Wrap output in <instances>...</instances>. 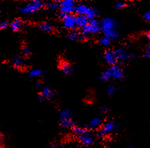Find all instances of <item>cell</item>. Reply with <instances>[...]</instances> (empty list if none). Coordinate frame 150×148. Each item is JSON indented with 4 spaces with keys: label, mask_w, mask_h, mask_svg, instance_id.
<instances>
[{
    "label": "cell",
    "mask_w": 150,
    "mask_h": 148,
    "mask_svg": "<svg viewBox=\"0 0 150 148\" xmlns=\"http://www.w3.org/2000/svg\"><path fill=\"white\" fill-rule=\"evenodd\" d=\"M5 135L0 132V148H5Z\"/></svg>",
    "instance_id": "obj_31"
},
{
    "label": "cell",
    "mask_w": 150,
    "mask_h": 148,
    "mask_svg": "<svg viewBox=\"0 0 150 148\" xmlns=\"http://www.w3.org/2000/svg\"><path fill=\"white\" fill-rule=\"evenodd\" d=\"M65 15H66V14L64 13L63 12H60V13H59V17L61 19L63 18L65 16Z\"/></svg>",
    "instance_id": "obj_41"
},
{
    "label": "cell",
    "mask_w": 150,
    "mask_h": 148,
    "mask_svg": "<svg viewBox=\"0 0 150 148\" xmlns=\"http://www.w3.org/2000/svg\"><path fill=\"white\" fill-rule=\"evenodd\" d=\"M60 6H74L76 5V2L74 0H63L59 2Z\"/></svg>",
    "instance_id": "obj_28"
},
{
    "label": "cell",
    "mask_w": 150,
    "mask_h": 148,
    "mask_svg": "<svg viewBox=\"0 0 150 148\" xmlns=\"http://www.w3.org/2000/svg\"><path fill=\"white\" fill-rule=\"evenodd\" d=\"M145 36L147 38V39H150V31H148V32H147L146 34H145Z\"/></svg>",
    "instance_id": "obj_44"
},
{
    "label": "cell",
    "mask_w": 150,
    "mask_h": 148,
    "mask_svg": "<svg viewBox=\"0 0 150 148\" xmlns=\"http://www.w3.org/2000/svg\"><path fill=\"white\" fill-rule=\"evenodd\" d=\"M30 2L33 5V6H35V7L38 8L39 10V9L42 8L44 6H45V4L44 3V2L40 0H34Z\"/></svg>",
    "instance_id": "obj_30"
},
{
    "label": "cell",
    "mask_w": 150,
    "mask_h": 148,
    "mask_svg": "<svg viewBox=\"0 0 150 148\" xmlns=\"http://www.w3.org/2000/svg\"><path fill=\"white\" fill-rule=\"evenodd\" d=\"M89 21L86 16L78 15L76 16V27L81 29L88 24Z\"/></svg>",
    "instance_id": "obj_14"
},
{
    "label": "cell",
    "mask_w": 150,
    "mask_h": 148,
    "mask_svg": "<svg viewBox=\"0 0 150 148\" xmlns=\"http://www.w3.org/2000/svg\"><path fill=\"white\" fill-rule=\"evenodd\" d=\"M24 62L25 61L23 58L21 56H16L12 60V63L16 67L22 66L24 63Z\"/></svg>",
    "instance_id": "obj_27"
},
{
    "label": "cell",
    "mask_w": 150,
    "mask_h": 148,
    "mask_svg": "<svg viewBox=\"0 0 150 148\" xmlns=\"http://www.w3.org/2000/svg\"><path fill=\"white\" fill-rule=\"evenodd\" d=\"M117 91V88L113 84H110L108 86V87H107L106 89V92L107 94L108 95H113L115 94Z\"/></svg>",
    "instance_id": "obj_29"
},
{
    "label": "cell",
    "mask_w": 150,
    "mask_h": 148,
    "mask_svg": "<svg viewBox=\"0 0 150 148\" xmlns=\"http://www.w3.org/2000/svg\"><path fill=\"white\" fill-rule=\"evenodd\" d=\"M110 109L108 108L107 106H105V105L101 106V108H100V111L103 114H108V113H110Z\"/></svg>",
    "instance_id": "obj_34"
},
{
    "label": "cell",
    "mask_w": 150,
    "mask_h": 148,
    "mask_svg": "<svg viewBox=\"0 0 150 148\" xmlns=\"http://www.w3.org/2000/svg\"><path fill=\"white\" fill-rule=\"evenodd\" d=\"M59 10L60 12H63L66 15L71 14L74 12H75V7L68 6H60Z\"/></svg>",
    "instance_id": "obj_24"
},
{
    "label": "cell",
    "mask_w": 150,
    "mask_h": 148,
    "mask_svg": "<svg viewBox=\"0 0 150 148\" xmlns=\"http://www.w3.org/2000/svg\"><path fill=\"white\" fill-rule=\"evenodd\" d=\"M80 34L79 32L75 29L70 30L69 32L67 35V37L68 40L71 41H75L79 40Z\"/></svg>",
    "instance_id": "obj_21"
},
{
    "label": "cell",
    "mask_w": 150,
    "mask_h": 148,
    "mask_svg": "<svg viewBox=\"0 0 150 148\" xmlns=\"http://www.w3.org/2000/svg\"><path fill=\"white\" fill-rule=\"evenodd\" d=\"M36 86L38 87H41L42 86V84L41 82L39 81L36 82Z\"/></svg>",
    "instance_id": "obj_42"
},
{
    "label": "cell",
    "mask_w": 150,
    "mask_h": 148,
    "mask_svg": "<svg viewBox=\"0 0 150 148\" xmlns=\"http://www.w3.org/2000/svg\"><path fill=\"white\" fill-rule=\"evenodd\" d=\"M88 7L85 4H80L75 7V12L78 15H86Z\"/></svg>",
    "instance_id": "obj_16"
},
{
    "label": "cell",
    "mask_w": 150,
    "mask_h": 148,
    "mask_svg": "<svg viewBox=\"0 0 150 148\" xmlns=\"http://www.w3.org/2000/svg\"><path fill=\"white\" fill-rule=\"evenodd\" d=\"M143 17L144 20L147 21H149L150 20V12H146L143 15Z\"/></svg>",
    "instance_id": "obj_37"
},
{
    "label": "cell",
    "mask_w": 150,
    "mask_h": 148,
    "mask_svg": "<svg viewBox=\"0 0 150 148\" xmlns=\"http://www.w3.org/2000/svg\"><path fill=\"white\" fill-rule=\"evenodd\" d=\"M38 100L41 103H43L46 100V98L43 96V95L41 93H39L38 94Z\"/></svg>",
    "instance_id": "obj_35"
},
{
    "label": "cell",
    "mask_w": 150,
    "mask_h": 148,
    "mask_svg": "<svg viewBox=\"0 0 150 148\" xmlns=\"http://www.w3.org/2000/svg\"><path fill=\"white\" fill-rule=\"evenodd\" d=\"M114 54L117 58V61L121 63L126 62L129 60V53L125 49L123 48H117L113 50Z\"/></svg>",
    "instance_id": "obj_6"
},
{
    "label": "cell",
    "mask_w": 150,
    "mask_h": 148,
    "mask_svg": "<svg viewBox=\"0 0 150 148\" xmlns=\"http://www.w3.org/2000/svg\"><path fill=\"white\" fill-rule=\"evenodd\" d=\"M112 79L121 81L126 77L124 70L118 64H115L110 68Z\"/></svg>",
    "instance_id": "obj_4"
},
{
    "label": "cell",
    "mask_w": 150,
    "mask_h": 148,
    "mask_svg": "<svg viewBox=\"0 0 150 148\" xmlns=\"http://www.w3.org/2000/svg\"><path fill=\"white\" fill-rule=\"evenodd\" d=\"M98 13H99V12L98 10H97L92 6H89L86 16L88 18L89 20H91L96 18L97 16Z\"/></svg>",
    "instance_id": "obj_17"
},
{
    "label": "cell",
    "mask_w": 150,
    "mask_h": 148,
    "mask_svg": "<svg viewBox=\"0 0 150 148\" xmlns=\"http://www.w3.org/2000/svg\"><path fill=\"white\" fill-rule=\"evenodd\" d=\"M19 11L21 13L26 15H31L39 11V10L36 8L35 6H33V5L31 2H30L26 4L25 7L20 8L19 9Z\"/></svg>",
    "instance_id": "obj_11"
},
{
    "label": "cell",
    "mask_w": 150,
    "mask_h": 148,
    "mask_svg": "<svg viewBox=\"0 0 150 148\" xmlns=\"http://www.w3.org/2000/svg\"><path fill=\"white\" fill-rule=\"evenodd\" d=\"M103 123L104 121L102 118L99 117H95L89 123L88 129L92 130H97L102 126Z\"/></svg>",
    "instance_id": "obj_9"
},
{
    "label": "cell",
    "mask_w": 150,
    "mask_h": 148,
    "mask_svg": "<svg viewBox=\"0 0 150 148\" xmlns=\"http://www.w3.org/2000/svg\"><path fill=\"white\" fill-rule=\"evenodd\" d=\"M117 123L114 120H109L103 123L102 126L99 129L102 136L112 133L117 129Z\"/></svg>",
    "instance_id": "obj_3"
},
{
    "label": "cell",
    "mask_w": 150,
    "mask_h": 148,
    "mask_svg": "<svg viewBox=\"0 0 150 148\" xmlns=\"http://www.w3.org/2000/svg\"><path fill=\"white\" fill-rule=\"evenodd\" d=\"M8 24H9V23L7 21H5L2 23H0V30L6 28L8 26Z\"/></svg>",
    "instance_id": "obj_36"
},
{
    "label": "cell",
    "mask_w": 150,
    "mask_h": 148,
    "mask_svg": "<svg viewBox=\"0 0 150 148\" xmlns=\"http://www.w3.org/2000/svg\"><path fill=\"white\" fill-rule=\"evenodd\" d=\"M104 59L105 62L110 66L117 64V60L113 51L110 49L106 50L104 52Z\"/></svg>",
    "instance_id": "obj_8"
},
{
    "label": "cell",
    "mask_w": 150,
    "mask_h": 148,
    "mask_svg": "<svg viewBox=\"0 0 150 148\" xmlns=\"http://www.w3.org/2000/svg\"><path fill=\"white\" fill-rule=\"evenodd\" d=\"M41 93L46 98V99H52L55 96V91L49 86H44L42 87Z\"/></svg>",
    "instance_id": "obj_15"
},
{
    "label": "cell",
    "mask_w": 150,
    "mask_h": 148,
    "mask_svg": "<svg viewBox=\"0 0 150 148\" xmlns=\"http://www.w3.org/2000/svg\"><path fill=\"white\" fill-rule=\"evenodd\" d=\"M38 28L41 31L44 32H51L54 29V27L51 23L46 22L40 23L38 26Z\"/></svg>",
    "instance_id": "obj_18"
},
{
    "label": "cell",
    "mask_w": 150,
    "mask_h": 148,
    "mask_svg": "<svg viewBox=\"0 0 150 148\" xmlns=\"http://www.w3.org/2000/svg\"><path fill=\"white\" fill-rule=\"evenodd\" d=\"M126 148H137L136 147H135L134 146H133V145H129Z\"/></svg>",
    "instance_id": "obj_46"
},
{
    "label": "cell",
    "mask_w": 150,
    "mask_h": 148,
    "mask_svg": "<svg viewBox=\"0 0 150 148\" xmlns=\"http://www.w3.org/2000/svg\"><path fill=\"white\" fill-rule=\"evenodd\" d=\"M101 31L104 36L113 41L121 37V33L118 29V23L115 18L110 16L104 17L100 21Z\"/></svg>",
    "instance_id": "obj_1"
},
{
    "label": "cell",
    "mask_w": 150,
    "mask_h": 148,
    "mask_svg": "<svg viewBox=\"0 0 150 148\" xmlns=\"http://www.w3.org/2000/svg\"><path fill=\"white\" fill-rule=\"evenodd\" d=\"M12 30L14 32H18L22 27V21L20 18H16L10 25Z\"/></svg>",
    "instance_id": "obj_19"
},
{
    "label": "cell",
    "mask_w": 150,
    "mask_h": 148,
    "mask_svg": "<svg viewBox=\"0 0 150 148\" xmlns=\"http://www.w3.org/2000/svg\"><path fill=\"white\" fill-rule=\"evenodd\" d=\"M127 4L123 2H119L115 4V8L118 10H122L127 7Z\"/></svg>",
    "instance_id": "obj_32"
},
{
    "label": "cell",
    "mask_w": 150,
    "mask_h": 148,
    "mask_svg": "<svg viewBox=\"0 0 150 148\" xmlns=\"http://www.w3.org/2000/svg\"><path fill=\"white\" fill-rule=\"evenodd\" d=\"M77 139L82 145L85 147H90L94 142V137L89 132L83 135L78 136Z\"/></svg>",
    "instance_id": "obj_7"
},
{
    "label": "cell",
    "mask_w": 150,
    "mask_h": 148,
    "mask_svg": "<svg viewBox=\"0 0 150 148\" xmlns=\"http://www.w3.org/2000/svg\"><path fill=\"white\" fill-rule=\"evenodd\" d=\"M101 31L100 21L96 18L89 21L88 24L81 29V34L88 36L89 35H97Z\"/></svg>",
    "instance_id": "obj_2"
},
{
    "label": "cell",
    "mask_w": 150,
    "mask_h": 148,
    "mask_svg": "<svg viewBox=\"0 0 150 148\" xmlns=\"http://www.w3.org/2000/svg\"><path fill=\"white\" fill-rule=\"evenodd\" d=\"M99 79L103 82H107L109 80L112 79L110 68L106 69L103 73L100 74L99 76Z\"/></svg>",
    "instance_id": "obj_22"
},
{
    "label": "cell",
    "mask_w": 150,
    "mask_h": 148,
    "mask_svg": "<svg viewBox=\"0 0 150 148\" xmlns=\"http://www.w3.org/2000/svg\"><path fill=\"white\" fill-rule=\"evenodd\" d=\"M87 36H85V35H83L80 34V36H79V40H81V41H86L87 39Z\"/></svg>",
    "instance_id": "obj_38"
},
{
    "label": "cell",
    "mask_w": 150,
    "mask_h": 148,
    "mask_svg": "<svg viewBox=\"0 0 150 148\" xmlns=\"http://www.w3.org/2000/svg\"><path fill=\"white\" fill-rule=\"evenodd\" d=\"M70 119H73V112L71 110L68 109H65L60 111L59 121Z\"/></svg>",
    "instance_id": "obj_12"
},
{
    "label": "cell",
    "mask_w": 150,
    "mask_h": 148,
    "mask_svg": "<svg viewBox=\"0 0 150 148\" xmlns=\"http://www.w3.org/2000/svg\"><path fill=\"white\" fill-rule=\"evenodd\" d=\"M60 70L65 75H70L73 74L74 71V68L72 65L68 62H63L59 66Z\"/></svg>",
    "instance_id": "obj_10"
},
{
    "label": "cell",
    "mask_w": 150,
    "mask_h": 148,
    "mask_svg": "<svg viewBox=\"0 0 150 148\" xmlns=\"http://www.w3.org/2000/svg\"><path fill=\"white\" fill-rule=\"evenodd\" d=\"M62 23L64 28L69 30H74L76 27V16L73 13L66 15L62 19Z\"/></svg>",
    "instance_id": "obj_5"
},
{
    "label": "cell",
    "mask_w": 150,
    "mask_h": 148,
    "mask_svg": "<svg viewBox=\"0 0 150 148\" xmlns=\"http://www.w3.org/2000/svg\"><path fill=\"white\" fill-rule=\"evenodd\" d=\"M59 124L62 128L66 129H71L75 125V123L73 119L67 120L59 121Z\"/></svg>",
    "instance_id": "obj_20"
},
{
    "label": "cell",
    "mask_w": 150,
    "mask_h": 148,
    "mask_svg": "<svg viewBox=\"0 0 150 148\" xmlns=\"http://www.w3.org/2000/svg\"><path fill=\"white\" fill-rule=\"evenodd\" d=\"M59 1H52V2H47L45 5L46 8L50 10H57L59 8Z\"/></svg>",
    "instance_id": "obj_25"
},
{
    "label": "cell",
    "mask_w": 150,
    "mask_h": 148,
    "mask_svg": "<svg viewBox=\"0 0 150 148\" xmlns=\"http://www.w3.org/2000/svg\"><path fill=\"white\" fill-rule=\"evenodd\" d=\"M112 41H112L109 38H108L104 36L101 37L99 39L100 44L104 47H109L112 44Z\"/></svg>",
    "instance_id": "obj_26"
},
{
    "label": "cell",
    "mask_w": 150,
    "mask_h": 148,
    "mask_svg": "<svg viewBox=\"0 0 150 148\" xmlns=\"http://www.w3.org/2000/svg\"><path fill=\"white\" fill-rule=\"evenodd\" d=\"M136 56H137V55L136 54H134V53H130L129 54V59L130 58H135V57H136Z\"/></svg>",
    "instance_id": "obj_40"
},
{
    "label": "cell",
    "mask_w": 150,
    "mask_h": 148,
    "mask_svg": "<svg viewBox=\"0 0 150 148\" xmlns=\"http://www.w3.org/2000/svg\"><path fill=\"white\" fill-rule=\"evenodd\" d=\"M50 148H60V147L59 144H52L50 147Z\"/></svg>",
    "instance_id": "obj_39"
},
{
    "label": "cell",
    "mask_w": 150,
    "mask_h": 148,
    "mask_svg": "<svg viewBox=\"0 0 150 148\" xmlns=\"http://www.w3.org/2000/svg\"><path fill=\"white\" fill-rule=\"evenodd\" d=\"M144 57L146 58H150V53H146L144 55Z\"/></svg>",
    "instance_id": "obj_43"
},
{
    "label": "cell",
    "mask_w": 150,
    "mask_h": 148,
    "mask_svg": "<svg viewBox=\"0 0 150 148\" xmlns=\"http://www.w3.org/2000/svg\"><path fill=\"white\" fill-rule=\"evenodd\" d=\"M31 53V49L29 48L28 46L24 47L22 50V54L23 55H29Z\"/></svg>",
    "instance_id": "obj_33"
},
{
    "label": "cell",
    "mask_w": 150,
    "mask_h": 148,
    "mask_svg": "<svg viewBox=\"0 0 150 148\" xmlns=\"http://www.w3.org/2000/svg\"><path fill=\"white\" fill-rule=\"evenodd\" d=\"M71 129L72 133L76 137L83 135L89 132L88 128L83 126L74 125Z\"/></svg>",
    "instance_id": "obj_13"
},
{
    "label": "cell",
    "mask_w": 150,
    "mask_h": 148,
    "mask_svg": "<svg viewBox=\"0 0 150 148\" xmlns=\"http://www.w3.org/2000/svg\"><path fill=\"white\" fill-rule=\"evenodd\" d=\"M44 74V71L40 68H34L32 69L29 73V76L30 78H34L41 76Z\"/></svg>",
    "instance_id": "obj_23"
},
{
    "label": "cell",
    "mask_w": 150,
    "mask_h": 148,
    "mask_svg": "<svg viewBox=\"0 0 150 148\" xmlns=\"http://www.w3.org/2000/svg\"><path fill=\"white\" fill-rule=\"evenodd\" d=\"M150 45L147 46L146 47V53H150Z\"/></svg>",
    "instance_id": "obj_45"
}]
</instances>
